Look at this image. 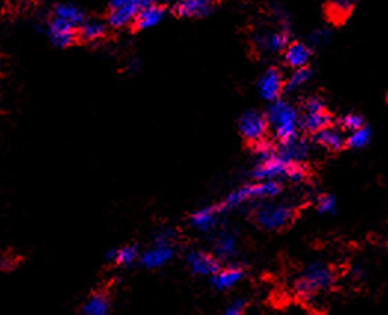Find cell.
<instances>
[{"label":"cell","mask_w":388,"mask_h":315,"mask_svg":"<svg viewBox=\"0 0 388 315\" xmlns=\"http://www.w3.org/2000/svg\"><path fill=\"white\" fill-rule=\"evenodd\" d=\"M267 120L276 138L281 142L295 140L301 128V117L295 107L286 101L277 99L270 104Z\"/></svg>","instance_id":"cell-1"},{"label":"cell","mask_w":388,"mask_h":315,"mask_svg":"<svg viewBox=\"0 0 388 315\" xmlns=\"http://www.w3.org/2000/svg\"><path fill=\"white\" fill-rule=\"evenodd\" d=\"M280 191L281 187L279 181H258L255 184H248L237 188V190L225 195L224 200L218 206L224 213L227 210H233L248 203L262 200V198H275L280 194Z\"/></svg>","instance_id":"cell-2"},{"label":"cell","mask_w":388,"mask_h":315,"mask_svg":"<svg viewBox=\"0 0 388 315\" xmlns=\"http://www.w3.org/2000/svg\"><path fill=\"white\" fill-rule=\"evenodd\" d=\"M335 281V274L331 267L323 262H313L301 272L295 283V290L301 298H314L319 293L326 292L332 287Z\"/></svg>","instance_id":"cell-3"},{"label":"cell","mask_w":388,"mask_h":315,"mask_svg":"<svg viewBox=\"0 0 388 315\" xmlns=\"http://www.w3.org/2000/svg\"><path fill=\"white\" fill-rule=\"evenodd\" d=\"M254 175L258 181L288 180L290 182H301L306 178V169L301 163H289L276 153L270 159L258 162Z\"/></svg>","instance_id":"cell-4"},{"label":"cell","mask_w":388,"mask_h":315,"mask_svg":"<svg viewBox=\"0 0 388 315\" xmlns=\"http://www.w3.org/2000/svg\"><path fill=\"white\" fill-rule=\"evenodd\" d=\"M295 218V209L289 203L270 202L259 206L255 212L257 224L268 231H277L288 227Z\"/></svg>","instance_id":"cell-5"},{"label":"cell","mask_w":388,"mask_h":315,"mask_svg":"<svg viewBox=\"0 0 388 315\" xmlns=\"http://www.w3.org/2000/svg\"><path fill=\"white\" fill-rule=\"evenodd\" d=\"M174 254V234L172 231L165 229L154 237L151 246L144 251L140 260L145 268L156 269L166 265L172 259Z\"/></svg>","instance_id":"cell-6"},{"label":"cell","mask_w":388,"mask_h":315,"mask_svg":"<svg viewBox=\"0 0 388 315\" xmlns=\"http://www.w3.org/2000/svg\"><path fill=\"white\" fill-rule=\"evenodd\" d=\"M150 5H154V0H111L109 24L114 28L127 27L135 23L141 9Z\"/></svg>","instance_id":"cell-7"},{"label":"cell","mask_w":388,"mask_h":315,"mask_svg":"<svg viewBox=\"0 0 388 315\" xmlns=\"http://www.w3.org/2000/svg\"><path fill=\"white\" fill-rule=\"evenodd\" d=\"M331 114L326 111L324 102L320 98L313 97L304 102L301 115V128L304 131L317 133L319 131L331 126Z\"/></svg>","instance_id":"cell-8"},{"label":"cell","mask_w":388,"mask_h":315,"mask_svg":"<svg viewBox=\"0 0 388 315\" xmlns=\"http://www.w3.org/2000/svg\"><path fill=\"white\" fill-rule=\"evenodd\" d=\"M268 128L270 124L267 120V115L261 114L259 111L255 110L246 111L239 120L240 135H242L246 141L252 144L264 141Z\"/></svg>","instance_id":"cell-9"},{"label":"cell","mask_w":388,"mask_h":315,"mask_svg":"<svg viewBox=\"0 0 388 315\" xmlns=\"http://www.w3.org/2000/svg\"><path fill=\"white\" fill-rule=\"evenodd\" d=\"M283 88H285V82H283L281 73L277 68H268L258 82L259 95L268 102L277 101Z\"/></svg>","instance_id":"cell-10"},{"label":"cell","mask_w":388,"mask_h":315,"mask_svg":"<svg viewBox=\"0 0 388 315\" xmlns=\"http://www.w3.org/2000/svg\"><path fill=\"white\" fill-rule=\"evenodd\" d=\"M187 264L193 274L203 276V277H212L219 269L218 258L211 254H206V251L202 250L190 251V254L187 255Z\"/></svg>","instance_id":"cell-11"},{"label":"cell","mask_w":388,"mask_h":315,"mask_svg":"<svg viewBox=\"0 0 388 315\" xmlns=\"http://www.w3.org/2000/svg\"><path fill=\"white\" fill-rule=\"evenodd\" d=\"M77 30L79 28L68 23V21L54 15L49 23V37L55 46L67 48L73 44V40H75Z\"/></svg>","instance_id":"cell-12"},{"label":"cell","mask_w":388,"mask_h":315,"mask_svg":"<svg viewBox=\"0 0 388 315\" xmlns=\"http://www.w3.org/2000/svg\"><path fill=\"white\" fill-rule=\"evenodd\" d=\"M221 215H223V212L218 204L205 206L202 209L196 210V212L192 215L190 224L194 229L206 233V231H211L218 225Z\"/></svg>","instance_id":"cell-13"},{"label":"cell","mask_w":388,"mask_h":315,"mask_svg":"<svg viewBox=\"0 0 388 315\" xmlns=\"http://www.w3.org/2000/svg\"><path fill=\"white\" fill-rule=\"evenodd\" d=\"M214 0H178L175 12L184 18H203L212 12Z\"/></svg>","instance_id":"cell-14"},{"label":"cell","mask_w":388,"mask_h":315,"mask_svg":"<svg viewBox=\"0 0 388 315\" xmlns=\"http://www.w3.org/2000/svg\"><path fill=\"white\" fill-rule=\"evenodd\" d=\"M245 271L239 265H228L219 268L212 276V285L218 290H228L234 287L237 283L243 278Z\"/></svg>","instance_id":"cell-15"},{"label":"cell","mask_w":388,"mask_h":315,"mask_svg":"<svg viewBox=\"0 0 388 315\" xmlns=\"http://www.w3.org/2000/svg\"><path fill=\"white\" fill-rule=\"evenodd\" d=\"M257 45L267 54H277V52L286 49L288 35L283 30H270L257 37Z\"/></svg>","instance_id":"cell-16"},{"label":"cell","mask_w":388,"mask_h":315,"mask_svg":"<svg viewBox=\"0 0 388 315\" xmlns=\"http://www.w3.org/2000/svg\"><path fill=\"white\" fill-rule=\"evenodd\" d=\"M277 153L281 159H285L289 163H301L302 160H306L308 154V144L297 136L295 140L281 142Z\"/></svg>","instance_id":"cell-17"},{"label":"cell","mask_w":388,"mask_h":315,"mask_svg":"<svg viewBox=\"0 0 388 315\" xmlns=\"http://www.w3.org/2000/svg\"><path fill=\"white\" fill-rule=\"evenodd\" d=\"M285 62L293 68H306L308 61L311 58V50L306 44H301V41H295V44H290L285 49Z\"/></svg>","instance_id":"cell-18"},{"label":"cell","mask_w":388,"mask_h":315,"mask_svg":"<svg viewBox=\"0 0 388 315\" xmlns=\"http://www.w3.org/2000/svg\"><path fill=\"white\" fill-rule=\"evenodd\" d=\"M314 141L329 151H340L344 145H347V140H345L341 129L332 128V126L314 133Z\"/></svg>","instance_id":"cell-19"},{"label":"cell","mask_w":388,"mask_h":315,"mask_svg":"<svg viewBox=\"0 0 388 315\" xmlns=\"http://www.w3.org/2000/svg\"><path fill=\"white\" fill-rule=\"evenodd\" d=\"M165 19V9L159 5H150L140 10L135 18V27L138 30H149L159 26Z\"/></svg>","instance_id":"cell-20"},{"label":"cell","mask_w":388,"mask_h":315,"mask_svg":"<svg viewBox=\"0 0 388 315\" xmlns=\"http://www.w3.org/2000/svg\"><path fill=\"white\" fill-rule=\"evenodd\" d=\"M237 251V237L233 231L224 229L215 238V255L219 259H230Z\"/></svg>","instance_id":"cell-21"},{"label":"cell","mask_w":388,"mask_h":315,"mask_svg":"<svg viewBox=\"0 0 388 315\" xmlns=\"http://www.w3.org/2000/svg\"><path fill=\"white\" fill-rule=\"evenodd\" d=\"M107 33V26L101 19H85L77 30V36L85 41H97Z\"/></svg>","instance_id":"cell-22"},{"label":"cell","mask_w":388,"mask_h":315,"mask_svg":"<svg viewBox=\"0 0 388 315\" xmlns=\"http://www.w3.org/2000/svg\"><path fill=\"white\" fill-rule=\"evenodd\" d=\"M110 300L104 293H93L83 303L80 315H109Z\"/></svg>","instance_id":"cell-23"},{"label":"cell","mask_w":388,"mask_h":315,"mask_svg":"<svg viewBox=\"0 0 388 315\" xmlns=\"http://www.w3.org/2000/svg\"><path fill=\"white\" fill-rule=\"evenodd\" d=\"M141 258L138 249L135 246H123L120 249H113L107 254V260L120 267H129L133 262Z\"/></svg>","instance_id":"cell-24"},{"label":"cell","mask_w":388,"mask_h":315,"mask_svg":"<svg viewBox=\"0 0 388 315\" xmlns=\"http://www.w3.org/2000/svg\"><path fill=\"white\" fill-rule=\"evenodd\" d=\"M54 15L68 21V23H71L73 26H76L77 28L82 26L83 21H85V15H83L82 10L77 6L70 5V3L58 5L54 10Z\"/></svg>","instance_id":"cell-25"},{"label":"cell","mask_w":388,"mask_h":315,"mask_svg":"<svg viewBox=\"0 0 388 315\" xmlns=\"http://www.w3.org/2000/svg\"><path fill=\"white\" fill-rule=\"evenodd\" d=\"M371 136H372L371 129L368 126H363V128L350 133V136L347 138V145L353 150H360L369 144Z\"/></svg>","instance_id":"cell-26"},{"label":"cell","mask_w":388,"mask_h":315,"mask_svg":"<svg viewBox=\"0 0 388 315\" xmlns=\"http://www.w3.org/2000/svg\"><path fill=\"white\" fill-rule=\"evenodd\" d=\"M311 79V71L306 67V68H298V70H293L292 75L289 76L288 82H286V90L293 92V90H298L301 89L306 83Z\"/></svg>","instance_id":"cell-27"},{"label":"cell","mask_w":388,"mask_h":315,"mask_svg":"<svg viewBox=\"0 0 388 315\" xmlns=\"http://www.w3.org/2000/svg\"><path fill=\"white\" fill-rule=\"evenodd\" d=\"M340 126H341V129L342 131H347V132H354V131H358L360 128H363L364 126V122H363V117L359 114H345L341 117L340 120Z\"/></svg>","instance_id":"cell-28"},{"label":"cell","mask_w":388,"mask_h":315,"mask_svg":"<svg viewBox=\"0 0 388 315\" xmlns=\"http://www.w3.org/2000/svg\"><path fill=\"white\" fill-rule=\"evenodd\" d=\"M335 207H337V200H335V197L331 194H322L317 198V210L323 215H328L332 213Z\"/></svg>","instance_id":"cell-29"},{"label":"cell","mask_w":388,"mask_h":315,"mask_svg":"<svg viewBox=\"0 0 388 315\" xmlns=\"http://www.w3.org/2000/svg\"><path fill=\"white\" fill-rule=\"evenodd\" d=\"M354 3L355 0H331L332 10L337 15H347Z\"/></svg>","instance_id":"cell-30"},{"label":"cell","mask_w":388,"mask_h":315,"mask_svg":"<svg viewBox=\"0 0 388 315\" xmlns=\"http://www.w3.org/2000/svg\"><path fill=\"white\" fill-rule=\"evenodd\" d=\"M243 314H245V300H236L224 311V315H243Z\"/></svg>","instance_id":"cell-31"},{"label":"cell","mask_w":388,"mask_h":315,"mask_svg":"<svg viewBox=\"0 0 388 315\" xmlns=\"http://www.w3.org/2000/svg\"><path fill=\"white\" fill-rule=\"evenodd\" d=\"M329 37H331L329 30L322 28V30H317L316 33L313 35V41L316 45H323V44H326V41L329 40Z\"/></svg>","instance_id":"cell-32"}]
</instances>
